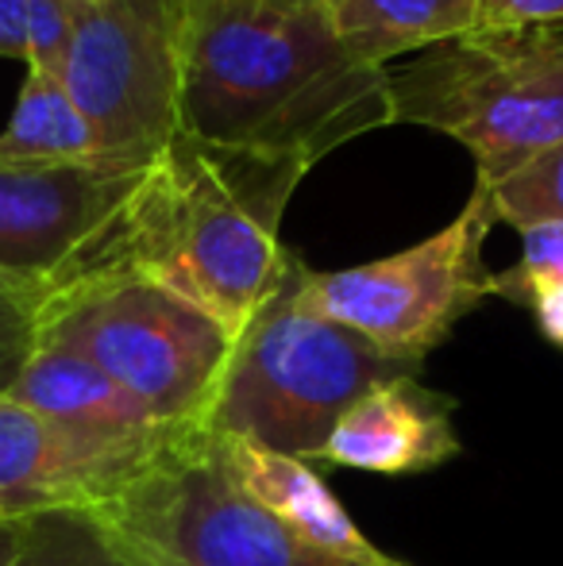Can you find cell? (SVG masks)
I'll list each match as a JSON object with an SVG mask.
<instances>
[{"instance_id": "cell-21", "label": "cell", "mask_w": 563, "mask_h": 566, "mask_svg": "<svg viewBox=\"0 0 563 566\" xmlns=\"http://www.w3.org/2000/svg\"><path fill=\"white\" fill-rule=\"evenodd\" d=\"M533 28H563V0H479L471 35H510Z\"/></svg>"}, {"instance_id": "cell-22", "label": "cell", "mask_w": 563, "mask_h": 566, "mask_svg": "<svg viewBox=\"0 0 563 566\" xmlns=\"http://www.w3.org/2000/svg\"><path fill=\"white\" fill-rule=\"evenodd\" d=\"M529 308H533L536 328L544 332V339L563 350V282L549 285L544 293H536V301Z\"/></svg>"}, {"instance_id": "cell-9", "label": "cell", "mask_w": 563, "mask_h": 566, "mask_svg": "<svg viewBox=\"0 0 563 566\" xmlns=\"http://www.w3.org/2000/svg\"><path fill=\"white\" fill-rule=\"evenodd\" d=\"M147 166L0 158V274L59 285L136 193Z\"/></svg>"}, {"instance_id": "cell-15", "label": "cell", "mask_w": 563, "mask_h": 566, "mask_svg": "<svg viewBox=\"0 0 563 566\" xmlns=\"http://www.w3.org/2000/svg\"><path fill=\"white\" fill-rule=\"evenodd\" d=\"M0 158L8 163H105L62 77L39 66H28L23 74L15 108L0 132Z\"/></svg>"}, {"instance_id": "cell-13", "label": "cell", "mask_w": 563, "mask_h": 566, "mask_svg": "<svg viewBox=\"0 0 563 566\" xmlns=\"http://www.w3.org/2000/svg\"><path fill=\"white\" fill-rule=\"evenodd\" d=\"M0 394L54 424L108 436V440H139V436L163 432V424L136 397L124 394L101 366L59 343L35 339L15 378Z\"/></svg>"}, {"instance_id": "cell-19", "label": "cell", "mask_w": 563, "mask_h": 566, "mask_svg": "<svg viewBox=\"0 0 563 566\" xmlns=\"http://www.w3.org/2000/svg\"><path fill=\"white\" fill-rule=\"evenodd\" d=\"M521 254L513 266L490 274V297L510 305H533L536 293L563 282V220H541V224L518 228Z\"/></svg>"}, {"instance_id": "cell-17", "label": "cell", "mask_w": 563, "mask_h": 566, "mask_svg": "<svg viewBox=\"0 0 563 566\" xmlns=\"http://www.w3.org/2000/svg\"><path fill=\"white\" fill-rule=\"evenodd\" d=\"M77 8L82 0H0V59L59 74Z\"/></svg>"}, {"instance_id": "cell-20", "label": "cell", "mask_w": 563, "mask_h": 566, "mask_svg": "<svg viewBox=\"0 0 563 566\" xmlns=\"http://www.w3.org/2000/svg\"><path fill=\"white\" fill-rule=\"evenodd\" d=\"M51 285L0 274V389L15 378L28 350L35 347V321Z\"/></svg>"}, {"instance_id": "cell-2", "label": "cell", "mask_w": 563, "mask_h": 566, "mask_svg": "<svg viewBox=\"0 0 563 566\" xmlns=\"http://www.w3.org/2000/svg\"><path fill=\"white\" fill-rule=\"evenodd\" d=\"M305 174L290 158L178 132L74 274L136 270L236 339L285 277L293 251L282 243V217Z\"/></svg>"}, {"instance_id": "cell-12", "label": "cell", "mask_w": 563, "mask_h": 566, "mask_svg": "<svg viewBox=\"0 0 563 566\" xmlns=\"http://www.w3.org/2000/svg\"><path fill=\"white\" fill-rule=\"evenodd\" d=\"M220 467L228 470L236 485L256 501L259 509L282 521L293 536L321 552L336 555L344 563L359 566H402L406 559L383 552L375 539L363 536V528L352 521L344 501L329 490L321 470L298 454L271 451L263 443L240 440V436H217L212 432Z\"/></svg>"}, {"instance_id": "cell-3", "label": "cell", "mask_w": 563, "mask_h": 566, "mask_svg": "<svg viewBox=\"0 0 563 566\" xmlns=\"http://www.w3.org/2000/svg\"><path fill=\"white\" fill-rule=\"evenodd\" d=\"M301 266L305 262L293 254L279 290L236 336L205 432L240 436L313 462L336 420L363 394L394 378H417L421 363L386 355L301 305Z\"/></svg>"}, {"instance_id": "cell-6", "label": "cell", "mask_w": 563, "mask_h": 566, "mask_svg": "<svg viewBox=\"0 0 563 566\" xmlns=\"http://www.w3.org/2000/svg\"><path fill=\"white\" fill-rule=\"evenodd\" d=\"M143 566H359L293 536L220 467L212 432L178 428L90 509ZM409 566V563H402Z\"/></svg>"}, {"instance_id": "cell-23", "label": "cell", "mask_w": 563, "mask_h": 566, "mask_svg": "<svg viewBox=\"0 0 563 566\" xmlns=\"http://www.w3.org/2000/svg\"><path fill=\"white\" fill-rule=\"evenodd\" d=\"M20 539H23V521H20V516L0 513V566L15 563V555H20Z\"/></svg>"}, {"instance_id": "cell-10", "label": "cell", "mask_w": 563, "mask_h": 566, "mask_svg": "<svg viewBox=\"0 0 563 566\" xmlns=\"http://www.w3.org/2000/svg\"><path fill=\"white\" fill-rule=\"evenodd\" d=\"M178 428L139 440L77 432L0 394V513L28 516L46 509H97Z\"/></svg>"}, {"instance_id": "cell-16", "label": "cell", "mask_w": 563, "mask_h": 566, "mask_svg": "<svg viewBox=\"0 0 563 566\" xmlns=\"http://www.w3.org/2000/svg\"><path fill=\"white\" fill-rule=\"evenodd\" d=\"M12 566H143L90 509L28 513Z\"/></svg>"}, {"instance_id": "cell-11", "label": "cell", "mask_w": 563, "mask_h": 566, "mask_svg": "<svg viewBox=\"0 0 563 566\" xmlns=\"http://www.w3.org/2000/svg\"><path fill=\"white\" fill-rule=\"evenodd\" d=\"M463 451L459 432L451 424V397L432 394L417 378H394L363 394L336 428L324 448L313 454L316 462H332L363 474H425L444 467Z\"/></svg>"}, {"instance_id": "cell-14", "label": "cell", "mask_w": 563, "mask_h": 566, "mask_svg": "<svg viewBox=\"0 0 563 566\" xmlns=\"http://www.w3.org/2000/svg\"><path fill=\"white\" fill-rule=\"evenodd\" d=\"M332 28L355 59L383 66L475 31L479 0H324Z\"/></svg>"}, {"instance_id": "cell-1", "label": "cell", "mask_w": 563, "mask_h": 566, "mask_svg": "<svg viewBox=\"0 0 563 566\" xmlns=\"http://www.w3.org/2000/svg\"><path fill=\"white\" fill-rule=\"evenodd\" d=\"M174 12L181 132L313 170L394 124L390 70L347 51L324 0H174Z\"/></svg>"}, {"instance_id": "cell-4", "label": "cell", "mask_w": 563, "mask_h": 566, "mask_svg": "<svg viewBox=\"0 0 563 566\" xmlns=\"http://www.w3.org/2000/svg\"><path fill=\"white\" fill-rule=\"evenodd\" d=\"M35 339L85 355L163 428H205L236 343L178 293L121 266L51 285Z\"/></svg>"}, {"instance_id": "cell-5", "label": "cell", "mask_w": 563, "mask_h": 566, "mask_svg": "<svg viewBox=\"0 0 563 566\" xmlns=\"http://www.w3.org/2000/svg\"><path fill=\"white\" fill-rule=\"evenodd\" d=\"M394 124L440 132L471 150L494 189L563 143V28L463 35L390 70Z\"/></svg>"}, {"instance_id": "cell-8", "label": "cell", "mask_w": 563, "mask_h": 566, "mask_svg": "<svg viewBox=\"0 0 563 566\" xmlns=\"http://www.w3.org/2000/svg\"><path fill=\"white\" fill-rule=\"evenodd\" d=\"M59 77L105 163L150 166L181 132L174 0H82Z\"/></svg>"}, {"instance_id": "cell-18", "label": "cell", "mask_w": 563, "mask_h": 566, "mask_svg": "<svg viewBox=\"0 0 563 566\" xmlns=\"http://www.w3.org/2000/svg\"><path fill=\"white\" fill-rule=\"evenodd\" d=\"M490 205H494V217L510 228L563 220V143L498 181L490 189Z\"/></svg>"}, {"instance_id": "cell-7", "label": "cell", "mask_w": 563, "mask_h": 566, "mask_svg": "<svg viewBox=\"0 0 563 566\" xmlns=\"http://www.w3.org/2000/svg\"><path fill=\"white\" fill-rule=\"evenodd\" d=\"M494 224L490 189L475 181L459 217L406 251L347 270L301 266V305L352 328L386 355L425 363L428 350L490 297L482 247Z\"/></svg>"}]
</instances>
